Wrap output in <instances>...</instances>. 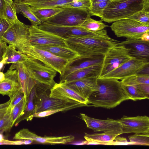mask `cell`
Instances as JSON below:
<instances>
[{"label": "cell", "mask_w": 149, "mask_h": 149, "mask_svg": "<svg viewBox=\"0 0 149 149\" xmlns=\"http://www.w3.org/2000/svg\"><path fill=\"white\" fill-rule=\"evenodd\" d=\"M97 87L91 94L88 104L95 107L114 108L123 102L130 100L120 81L113 79L98 78Z\"/></svg>", "instance_id": "1"}, {"label": "cell", "mask_w": 149, "mask_h": 149, "mask_svg": "<svg viewBox=\"0 0 149 149\" xmlns=\"http://www.w3.org/2000/svg\"><path fill=\"white\" fill-rule=\"evenodd\" d=\"M68 47L77 52L80 59L104 56L120 41L107 37L71 36L65 39Z\"/></svg>", "instance_id": "2"}, {"label": "cell", "mask_w": 149, "mask_h": 149, "mask_svg": "<svg viewBox=\"0 0 149 149\" xmlns=\"http://www.w3.org/2000/svg\"><path fill=\"white\" fill-rule=\"evenodd\" d=\"M146 9H149V0H110L101 19L111 23Z\"/></svg>", "instance_id": "3"}, {"label": "cell", "mask_w": 149, "mask_h": 149, "mask_svg": "<svg viewBox=\"0 0 149 149\" xmlns=\"http://www.w3.org/2000/svg\"><path fill=\"white\" fill-rule=\"evenodd\" d=\"M29 26L17 19L5 32L1 41L14 46L17 50L26 55L31 45L30 40Z\"/></svg>", "instance_id": "4"}, {"label": "cell", "mask_w": 149, "mask_h": 149, "mask_svg": "<svg viewBox=\"0 0 149 149\" xmlns=\"http://www.w3.org/2000/svg\"><path fill=\"white\" fill-rule=\"evenodd\" d=\"M117 44L109 48L104 54L98 78H101L133 58L130 54L128 49L123 45Z\"/></svg>", "instance_id": "5"}, {"label": "cell", "mask_w": 149, "mask_h": 149, "mask_svg": "<svg viewBox=\"0 0 149 149\" xmlns=\"http://www.w3.org/2000/svg\"><path fill=\"white\" fill-rule=\"evenodd\" d=\"M110 27L117 37L127 39H140L142 34L149 32V25L129 18L115 21L113 22Z\"/></svg>", "instance_id": "6"}, {"label": "cell", "mask_w": 149, "mask_h": 149, "mask_svg": "<svg viewBox=\"0 0 149 149\" xmlns=\"http://www.w3.org/2000/svg\"><path fill=\"white\" fill-rule=\"evenodd\" d=\"M26 55L29 58L37 60L52 68L62 76L67 67L74 61L58 57L46 50L36 48L32 45Z\"/></svg>", "instance_id": "7"}, {"label": "cell", "mask_w": 149, "mask_h": 149, "mask_svg": "<svg viewBox=\"0 0 149 149\" xmlns=\"http://www.w3.org/2000/svg\"><path fill=\"white\" fill-rule=\"evenodd\" d=\"M63 8V10L43 23L60 26H79L89 14L88 11L73 8Z\"/></svg>", "instance_id": "8"}, {"label": "cell", "mask_w": 149, "mask_h": 149, "mask_svg": "<svg viewBox=\"0 0 149 149\" xmlns=\"http://www.w3.org/2000/svg\"><path fill=\"white\" fill-rule=\"evenodd\" d=\"M31 77L38 83L52 87L57 72L39 61L28 58L23 62Z\"/></svg>", "instance_id": "9"}, {"label": "cell", "mask_w": 149, "mask_h": 149, "mask_svg": "<svg viewBox=\"0 0 149 149\" xmlns=\"http://www.w3.org/2000/svg\"><path fill=\"white\" fill-rule=\"evenodd\" d=\"M37 26L42 30L49 32L65 39L71 36L107 37L104 29L98 31H91L79 26H65L51 25L45 23Z\"/></svg>", "instance_id": "10"}, {"label": "cell", "mask_w": 149, "mask_h": 149, "mask_svg": "<svg viewBox=\"0 0 149 149\" xmlns=\"http://www.w3.org/2000/svg\"><path fill=\"white\" fill-rule=\"evenodd\" d=\"M149 64L148 61L133 57L100 78L121 80L127 77L140 73L149 66Z\"/></svg>", "instance_id": "11"}, {"label": "cell", "mask_w": 149, "mask_h": 149, "mask_svg": "<svg viewBox=\"0 0 149 149\" xmlns=\"http://www.w3.org/2000/svg\"><path fill=\"white\" fill-rule=\"evenodd\" d=\"M30 40L33 46L57 45L68 46L65 39L54 34L42 30L36 26H29Z\"/></svg>", "instance_id": "12"}, {"label": "cell", "mask_w": 149, "mask_h": 149, "mask_svg": "<svg viewBox=\"0 0 149 149\" xmlns=\"http://www.w3.org/2000/svg\"><path fill=\"white\" fill-rule=\"evenodd\" d=\"M75 137L72 135L61 136H40L27 128H23L17 132L13 137V139L33 140L42 144L51 145L65 144L73 141Z\"/></svg>", "instance_id": "13"}, {"label": "cell", "mask_w": 149, "mask_h": 149, "mask_svg": "<svg viewBox=\"0 0 149 149\" xmlns=\"http://www.w3.org/2000/svg\"><path fill=\"white\" fill-rule=\"evenodd\" d=\"M118 120L122 126V134L134 133L149 134V118L147 116H124Z\"/></svg>", "instance_id": "14"}, {"label": "cell", "mask_w": 149, "mask_h": 149, "mask_svg": "<svg viewBox=\"0 0 149 149\" xmlns=\"http://www.w3.org/2000/svg\"><path fill=\"white\" fill-rule=\"evenodd\" d=\"M50 91L49 96L50 97L88 105V100L70 88L64 82L56 83L51 88Z\"/></svg>", "instance_id": "15"}, {"label": "cell", "mask_w": 149, "mask_h": 149, "mask_svg": "<svg viewBox=\"0 0 149 149\" xmlns=\"http://www.w3.org/2000/svg\"><path fill=\"white\" fill-rule=\"evenodd\" d=\"M36 104L35 113L61 107L74 103L50 97L46 90H38L36 87Z\"/></svg>", "instance_id": "16"}, {"label": "cell", "mask_w": 149, "mask_h": 149, "mask_svg": "<svg viewBox=\"0 0 149 149\" xmlns=\"http://www.w3.org/2000/svg\"><path fill=\"white\" fill-rule=\"evenodd\" d=\"M80 115L87 127L95 132H104L122 129L121 124L118 120L108 118L106 120H103L90 117L83 113H80Z\"/></svg>", "instance_id": "17"}, {"label": "cell", "mask_w": 149, "mask_h": 149, "mask_svg": "<svg viewBox=\"0 0 149 149\" xmlns=\"http://www.w3.org/2000/svg\"><path fill=\"white\" fill-rule=\"evenodd\" d=\"M117 44L123 45L128 49L130 54L132 57L149 61V42L140 39H127Z\"/></svg>", "instance_id": "18"}, {"label": "cell", "mask_w": 149, "mask_h": 149, "mask_svg": "<svg viewBox=\"0 0 149 149\" xmlns=\"http://www.w3.org/2000/svg\"><path fill=\"white\" fill-rule=\"evenodd\" d=\"M98 78L97 77H92L64 83L70 88L88 100L91 94L97 88Z\"/></svg>", "instance_id": "19"}, {"label": "cell", "mask_w": 149, "mask_h": 149, "mask_svg": "<svg viewBox=\"0 0 149 149\" xmlns=\"http://www.w3.org/2000/svg\"><path fill=\"white\" fill-rule=\"evenodd\" d=\"M4 74L5 79L0 82V94L9 97L21 87L16 70L9 69Z\"/></svg>", "instance_id": "20"}, {"label": "cell", "mask_w": 149, "mask_h": 149, "mask_svg": "<svg viewBox=\"0 0 149 149\" xmlns=\"http://www.w3.org/2000/svg\"><path fill=\"white\" fill-rule=\"evenodd\" d=\"M9 69L17 70L21 90L25 95L28 97L37 83L31 77L23 62L12 63Z\"/></svg>", "instance_id": "21"}, {"label": "cell", "mask_w": 149, "mask_h": 149, "mask_svg": "<svg viewBox=\"0 0 149 149\" xmlns=\"http://www.w3.org/2000/svg\"><path fill=\"white\" fill-rule=\"evenodd\" d=\"M28 57L17 50L12 45H7L6 43L0 41V61L6 58V64L23 62L27 60Z\"/></svg>", "instance_id": "22"}, {"label": "cell", "mask_w": 149, "mask_h": 149, "mask_svg": "<svg viewBox=\"0 0 149 149\" xmlns=\"http://www.w3.org/2000/svg\"><path fill=\"white\" fill-rule=\"evenodd\" d=\"M122 134L121 129L104 132L101 133L89 134L85 133L84 138L85 144L111 145L115 138Z\"/></svg>", "instance_id": "23"}, {"label": "cell", "mask_w": 149, "mask_h": 149, "mask_svg": "<svg viewBox=\"0 0 149 149\" xmlns=\"http://www.w3.org/2000/svg\"><path fill=\"white\" fill-rule=\"evenodd\" d=\"M34 47L46 50L61 58L76 61L81 56L76 52L70 48L57 45H35Z\"/></svg>", "instance_id": "24"}, {"label": "cell", "mask_w": 149, "mask_h": 149, "mask_svg": "<svg viewBox=\"0 0 149 149\" xmlns=\"http://www.w3.org/2000/svg\"><path fill=\"white\" fill-rule=\"evenodd\" d=\"M102 65V64L96 65L76 70L68 75L60 82L67 83L92 77H98Z\"/></svg>", "instance_id": "25"}, {"label": "cell", "mask_w": 149, "mask_h": 149, "mask_svg": "<svg viewBox=\"0 0 149 149\" xmlns=\"http://www.w3.org/2000/svg\"><path fill=\"white\" fill-rule=\"evenodd\" d=\"M104 56L78 59L80 61L79 63L74 65L70 64L67 67L63 74L60 77V82H61L68 75L76 70L94 65L102 64Z\"/></svg>", "instance_id": "26"}, {"label": "cell", "mask_w": 149, "mask_h": 149, "mask_svg": "<svg viewBox=\"0 0 149 149\" xmlns=\"http://www.w3.org/2000/svg\"><path fill=\"white\" fill-rule=\"evenodd\" d=\"M36 85L32 88L28 96L27 103L24 113L17 120L15 124V126L17 125L23 120H26L27 121H31L33 119L32 116L35 113L36 108Z\"/></svg>", "instance_id": "27"}, {"label": "cell", "mask_w": 149, "mask_h": 149, "mask_svg": "<svg viewBox=\"0 0 149 149\" xmlns=\"http://www.w3.org/2000/svg\"><path fill=\"white\" fill-rule=\"evenodd\" d=\"M76 0H31L24 4L39 8L60 7Z\"/></svg>", "instance_id": "28"}, {"label": "cell", "mask_w": 149, "mask_h": 149, "mask_svg": "<svg viewBox=\"0 0 149 149\" xmlns=\"http://www.w3.org/2000/svg\"><path fill=\"white\" fill-rule=\"evenodd\" d=\"M32 11L42 23L63 9V8H39L31 7Z\"/></svg>", "instance_id": "29"}, {"label": "cell", "mask_w": 149, "mask_h": 149, "mask_svg": "<svg viewBox=\"0 0 149 149\" xmlns=\"http://www.w3.org/2000/svg\"><path fill=\"white\" fill-rule=\"evenodd\" d=\"M88 106L89 105L84 104L76 102L69 104L61 107L52 110L36 113L33 114L32 117L33 118L34 117H44L59 112L65 111L78 107Z\"/></svg>", "instance_id": "30"}, {"label": "cell", "mask_w": 149, "mask_h": 149, "mask_svg": "<svg viewBox=\"0 0 149 149\" xmlns=\"http://www.w3.org/2000/svg\"><path fill=\"white\" fill-rule=\"evenodd\" d=\"M16 13H21L31 22L32 25L38 26L42 24L34 15L31 6L26 4H15Z\"/></svg>", "instance_id": "31"}, {"label": "cell", "mask_w": 149, "mask_h": 149, "mask_svg": "<svg viewBox=\"0 0 149 149\" xmlns=\"http://www.w3.org/2000/svg\"><path fill=\"white\" fill-rule=\"evenodd\" d=\"M122 84L127 85H136L140 84H149V74L137 73L127 77L121 80Z\"/></svg>", "instance_id": "32"}, {"label": "cell", "mask_w": 149, "mask_h": 149, "mask_svg": "<svg viewBox=\"0 0 149 149\" xmlns=\"http://www.w3.org/2000/svg\"><path fill=\"white\" fill-rule=\"evenodd\" d=\"M79 26L92 31H101L109 26L104 23L101 19L97 20L92 18L89 13L85 20Z\"/></svg>", "instance_id": "33"}, {"label": "cell", "mask_w": 149, "mask_h": 149, "mask_svg": "<svg viewBox=\"0 0 149 149\" xmlns=\"http://www.w3.org/2000/svg\"><path fill=\"white\" fill-rule=\"evenodd\" d=\"M28 97H24L12 109L10 113L12 125L13 127L18 119L24 114L27 102Z\"/></svg>", "instance_id": "34"}, {"label": "cell", "mask_w": 149, "mask_h": 149, "mask_svg": "<svg viewBox=\"0 0 149 149\" xmlns=\"http://www.w3.org/2000/svg\"><path fill=\"white\" fill-rule=\"evenodd\" d=\"M122 85L129 95L130 100L136 101L149 98V97L136 85H127L122 84Z\"/></svg>", "instance_id": "35"}, {"label": "cell", "mask_w": 149, "mask_h": 149, "mask_svg": "<svg viewBox=\"0 0 149 149\" xmlns=\"http://www.w3.org/2000/svg\"><path fill=\"white\" fill-rule=\"evenodd\" d=\"M15 4L10 3L6 2L3 9V16L11 24H14L18 19L16 14Z\"/></svg>", "instance_id": "36"}, {"label": "cell", "mask_w": 149, "mask_h": 149, "mask_svg": "<svg viewBox=\"0 0 149 149\" xmlns=\"http://www.w3.org/2000/svg\"><path fill=\"white\" fill-rule=\"evenodd\" d=\"M11 110L8 107L6 112L0 119V134L9 131L12 127L10 117Z\"/></svg>", "instance_id": "37"}, {"label": "cell", "mask_w": 149, "mask_h": 149, "mask_svg": "<svg viewBox=\"0 0 149 149\" xmlns=\"http://www.w3.org/2000/svg\"><path fill=\"white\" fill-rule=\"evenodd\" d=\"M91 6V0H76L60 7H70L88 11Z\"/></svg>", "instance_id": "38"}, {"label": "cell", "mask_w": 149, "mask_h": 149, "mask_svg": "<svg viewBox=\"0 0 149 149\" xmlns=\"http://www.w3.org/2000/svg\"><path fill=\"white\" fill-rule=\"evenodd\" d=\"M130 142L134 145L146 146L149 145V134L143 133H135L128 136Z\"/></svg>", "instance_id": "39"}, {"label": "cell", "mask_w": 149, "mask_h": 149, "mask_svg": "<svg viewBox=\"0 0 149 149\" xmlns=\"http://www.w3.org/2000/svg\"><path fill=\"white\" fill-rule=\"evenodd\" d=\"M110 0L98 3L91 5V7L88 10L90 15L91 16H95L101 18L102 16L103 10Z\"/></svg>", "instance_id": "40"}, {"label": "cell", "mask_w": 149, "mask_h": 149, "mask_svg": "<svg viewBox=\"0 0 149 149\" xmlns=\"http://www.w3.org/2000/svg\"><path fill=\"white\" fill-rule=\"evenodd\" d=\"M128 18L149 25V9L145 10L139 11Z\"/></svg>", "instance_id": "41"}, {"label": "cell", "mask_w": 149, "mask_h": 149, "mask_svg": "<svg viewBox=\"0 0 149 149\" xmlns=\"http://www.w3.org/2000/svg\"><path fill=\"white\" fill-rule=\"evenodd\" d=\"M24 96L21 89L14 93L9 97L10 103L8 107L12 110L15 105L21 100Z\"/></svg>", "instance_id": "42"}, {"label": "cell", "mask_w": 149, "mask_h": 149, "mask_svg": "<svg viewBox=\"0 0 149 149\" xmlns=\"http://www.w3.org/2000/svg\"><path fill=\"white\" fill-rule=\"evenodd\" d=\"M33 141L30 139L18 140L10 141L3 139L0 143V145H22L31 144Z\"/></svg>", "instance_id": "43"}, {"label": "cell", "mask_w": 149, "mask_h": 149, "mask_svg": "<svg viewBox=\"0 0 149 149\" xmlns=\"http://www.w3.org/2000/svg\"><path fill=\"white\" fill-rule=\"evenodd\" d=\"M11 24L6 18L0 17V41L4 33Z\"/></svg>", "instance_id": "44"}, {"label": "cell", "mask_w": 149, "mask_h": 149, "mask_svg": "<svg viewBox=\"0 0 149 149\" xmlns=\"http://www.w3.org/2000/svg\"><path fill=\"white\" fill-rule=\"evenodd\" d=\"M118 136L115 138L114 140L115 141H113L111 145H134L133 143L131 142H128L126 138Z\"/></svg>", "instance_id": "45"}, {"label": "cell", "mask_w": 149, "mask_h": 149, "mask_svg": "<svg viewBox=\"0 0 149 149\" xmlns=\"http://www.w3.org/2000/svg\"><path fill=\"white\" fill-rule=\"evenodd\" d=\"M6 1L4 0H0V17H4L3 9Z\"/></svg>", "instance_id": "46"}, {"label": "cell", "mask_w": 149, "mask_h": 149, "mask_svg": "<svg viewBox=\"0 0 149 149\" xmlns=\"http://www.w3.org/2000/svg\"><path fill=\"white\" fill-rule=\"evenodd\" d=\"M140 39L144 41L149 42V32H145L142 34Z\"/></svg>", "instance_id": "47"}, {"label": "cell", "mask_w": 149, "mask_h": 149, "mask_svg": "<svg viewBox=\"0 0 149 149\" xmlns=\"http://www.w3.org/2000/svg\"><path fill=\"white\" fill-rule=\"evenodd\" d=\"M10 100H9L7 102L0 104V110L3 109L8 108L10 104Z\"/></svg>", "instance_id": "48"}, {"label": "cell", "mask_w": 149, "mask_h": 149, "mask_svg": "<svg viewBox=\"0 0 149 149\" xmlns=\"http://www.w3.org/2000/svg\"><path fill=\"white\" fill-rule=\"evenodd\" d=\"M31 0H15L14 3L15 4H24L26 2Z\"/></svg>", "instance_id": "49"}, {"label": "cell", "mask_w": 149, "mask_h": 149, "mask_svg": "<svg viewBox=\"0 0 149 149\" xmlns=\"http://www.w3.org/2000/svg\"><path fill=\"white\" fill-rule=\"evenodd\" d=\"M109 0H91V6L96 3Z\"/></svg>", "instance_id": "50"}, {"label": "cell", "mask_w": 149, "mask_h": 149, "mask_svg": "<svg viewBox=\"0 0 149 149\" xmlns=\"http://www.w3.org/2000/svg\"><path fill=\"white\" fill-rule=\"evenodd\" d=\"M6 58H5L0 61V71L4 65L6 64Z\"/></svg>", "instance_id": "51"}, {"label": "cell", "mask_w": 149, "mask_h": 149, "mask_svg": "<svg viewBox=\"0 0 149 149\" xmlns=\"http://www.w3.org/2000/svg\"><path fill=\"white\" fill-rule=\"evenodd\" d=\"M8 108L0 110V119L3 116L6 112Z\"/></svg>", "instance_id": "52"}, {"label": "cell", "mask_w": 149, "mask_h": 149, "mask_svg": "<svg viewBox=\"0 0 149 149\" xmlns=\"http://www.w3.org/2000/svg\"><path fill=\"white\" fill-rule=\"evenodd\" d=\"M5 74L2 72L0 71V82L5 79Z\"/></svg>", "instance_id": "53"}, {"label": "cell", "mask_w": 149, "mask_h": 149, "mask_svg": "<svg viewBox=\"0 0 149 149\" xmlns=\"http://www.w3.org/2000/svg\"><path fill=\"white\" fill-rule=\"evenodd\" d=\"M4 139L3 136L2 134H0V143Z\"/></svg>", "instance_id": "54"}, {"label": "cell", "mask_w": 149, "mask_h": 149, "mask_svg": "<svg viewBox=\"0 0 149 149\" xmlns=\"http://www.w3.org/2000/svg\"><path fill=\"white\" fill-rule=\"evenodd\" d=\"M6 1L9 3H13V2L12 0H4Z\"/></svg>", "instance_id": "55"}]
</instances>
